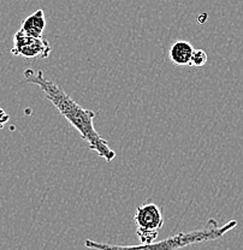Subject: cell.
Segmentation results:
<instances>
[{
	"mask_svg": "<svg viewBox=\"0 0 243 250\" xmlns=\"http://www.w3.org/2000/svg\"><path fill=\"white\" fill-rule=\"evenodd\" d=\"M24 80L29 84H35L45 93L47 100L51 101L59 113L77 130L83 140L88 143L90 150L95 152L100 158L110 163L116 158V152L109 146L94 126L95 112L83 108L74 99L70 98L61 85L48 80L41 70L34 71L28 69L24 71Z\"/></svg>",
	"mask_w": 243,
	"mask_h": 250,
	"instance_id": "6da1fadb",
	"label": "cell"
},
{
	"mask_svg": "<svg viewBox=\"0 0 243 250\" xmlns=\"http://www.w3.org/2000/svg\"><path fill=\"white\" fill-rule=\"evenodd\" d=\"M237 221L230 220L224 225L219 226L216 219H210L207 225L200 230L190 231V232H179L169 238L159 242H153L150 244H140V246H114V244L100 243V242L86 239L85 247L93 250H178L184 247L193 244L203 243L208 241H216L221 238L232 229L236 228Z\"/></svg>",
	"mask_w": 243,
	"mask_h": 250,
	"instance_id": "7a4b0ae2",
	"label": "cell"
},
{
	"mask_svg": "<svg viewBox=\"0 0 243 250\" xmlns=\"http://www.w3.org/2000/svg\"><path fill=\"white\" fill-rule=\"evenodd\" d=\"M134 221L141 244L153 243L158 238L159 230L164 225L163 210L158 205L150 201L136 208Z\"/></svg>",
	"mask_w": 243,
	"mask_h": 250,
	"instance_id": "3957f363",
	"label": "cell"
},
{
	"mask_svg": "<svg viewBox=\"0 0 243 250\" xmlns=\"http://www.w3.org/2000/svg\"><path fill=\"white\" fill-rule=\"evenodd\" d=\"M52 52L51 43L44 38H31L18 30L14 36L11 53L16 57H23L27 61L38 58H48Z\"/></svg>",
	"mask_w": 243,
	"mask_h": 250,
	"instance_id": "277c9868",
	"label": "cell"
},
{
	"mask_svg": "<svg viewBox=\"0 0 243 250\" xmlns=\"http://www.w3.org/2000/svg\"><path fill=\"white\" fill-rule=\"evenodd\" d=\"M46 28L45 14L41 9L36 10L34 14H31L25 18L21 24V29L25 35L31 38H44L43 34Z\"/></svg>",
	"mask_w": 243,
	"mask_h": 250,
	"instance_id": "5b68a950",
	"label": "cell"
},
{
	"mask_svg": "<svg viewBox=\"0 0 243 250\" xmlns=\"http://www.w3.org/2000/svg\"><path fill=\"white\" fill-rule=\"evenodd\" d=\"M193 51H194V47L188 41H176L170 47L169 58L174 64L178 65V66H185V65L190 64Z\"/></svg>",
	"mask_w": 243,
	"mask_h": 250,
	"instance_id": "8992f818",
	"label": "cell"
},
{
	"mask_svg": "<svg viewBox=\"0 0 243 250\" xmlns=\"http://www.w3.org/2000/svg\"><path fill=\"white\" fill-rule=\"evenodd\" d=\"M208 61V56L203 49L200 48H194L192 54V58H190V66L194 67H202L205 66L206 62Z\"/></svg>",
	"mask_w": 243,
	"mask_h": 250,
	"instance_id": "52a82bcc",
	"label": "cell"
},
{
	"mask_svg": "<svg viewBox=\"0 0 243 250\" xmlns=\"http://www.w3.org/2000/svg\"><path fill=\"white\" fill-rule=\"evenodd\" d=\"M9 119H10L9 114H7L4 109L0 108V130L5 126V124L9 122Z\"/></svg>",
	"mask_w": 243,
	"mask_h": 250,
	"instance_id": "ba28073f",
	"label": "cell"
}]
</instances>
